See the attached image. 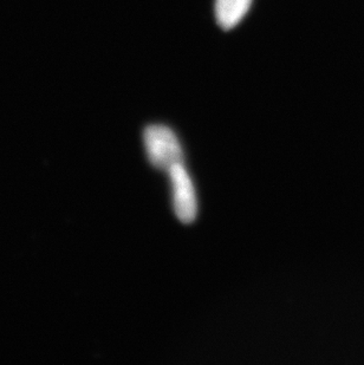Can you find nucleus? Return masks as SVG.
I'll use <instances>...</instances> for the list:
<instances>
[{"label": "nucleus", "instance_id": "1", "mask_svg": "<svg viewBox=\"0 0 364 365\" xmlns=\"http://www.w3.org/2000/svg\"><path fill=\"white\" fill-rule=\"evenodd\" d=\"M148 160L155 168L168 172L173 165L182 163V147L176 133L163 124H151L143 134Z\"/></svg>", "mask_w": 364, "mask_h": 365}, {"label": "nucleus", "instance_id": "2", "mask_svg": "<svg viewBox=\"0 0 364 365\" xmlns=\"http://www.w3.org/2000/svg\"><path fill=\"white\" fill-rule=\"evenodd\" d=\"M173 190V208L183 224H191L198 214L196 188L183 163H176L168 170Z\"/></svg>", "mask_w": 364, "mask_h": 365}, {"label": "nucleus", "instance_id": "3", "mask_svg": "<svg viewBox=\"0 0 364 365\" xmlns=\"http://www.w3.org/2000/svg\"><path fill=\"white\" fill-rule=\"evenodd\" d=\"M252 0H216V17L220 26L232 29L244 18Z\"/></svg>", "mask_w": 364, "mask_h": 365}]
</instances>
